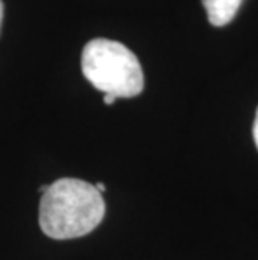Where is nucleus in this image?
I'll use <instances>...</instances> for the list:
<instances>
[{"label":"nucleus","mask_w":258,"mask_h":260,"mask_svg":"<svg viewBox=\"0 0 258 260\" xmlns=\"http://www.w3.org/2000/svg\"><path fill=\"white\" fill-rule=\"evenodd\" d=\"M106 213L102 193L79 178H60L49 185L39 203V225L54 240L91 234Z\"/></svg>","instance_id":"nucleus-1"},{"label":"nucleus","mask_w":258,"mask_h":260,"mask_svg":"<svg viewBox=\"0 0 258 260\" xmlns=\"http://www.w3.org/2000/svg\"><path fill=\"white\" fill-rule=\"evenodd\" d=\"M82 74L96 89L116 98H134L144 89V74L134 52L109 39H92L81 57Z\"/></svg>","instance_id":"nucleus-2"},{"label":"nucleus","mask_w":258,"mask_h":260,"mask_svg":"<svg viewBox=\"0 0 258 260\" xmlns=\"http://www.w3.org/2000/svg\"><path fill=\"white\" fill-rule=\"evenodd\" d=\"M243 0H203V7L208 14V20L215 27L230 24L240 10Z\"/></svg>","instance_id":"nucleus-3"},{"label":"nucleus","mask_w":258,"mask_h":260,"mask_svg":"<svg viewBox=\"0 0 258 260\" xmlns=\"http://www.w3.org/2000/svg\"><path fill=\"white\" fill-rule=\"evenodd\" d=\"M253 140H255V145H256V148H258V109H256L255 123H253Z\"/></svg>","instance_id":"nucleus-4"},{"label":"nucleus","mask_w":258,"mask_h":260,"mask_svg":"<svg viewBox=\"0 0 258 260\" xmlns=\"http://www.w3.org/2000/svg\"><path fill=\"white\" fill-rule=\"evenodd\" d=\"M116 96H113V94H104V104L106 106H111V104H114V101H116Z\"/></svg>","instance_id":"nucleus-5"},{"label":"nucleus","mask_w":258,"mask_h":260,"mask_svg":"<svg viewBox=\"0 0 258 260\" xmlns=\"http://www.w3.org/2000/svg\"><path fill=\"white\" fill-rule=\"evenodd\" d=\"M2 20H4V4L0 0V29H2Z\"/></svg>","instance_id":"nucleus-6"},{"label":"nucleus","mask_w":258,"mask_h":260,"mask_svg":"<svg viewBox=\"0 0 258 260\" xmlns=\"http://www.w3.org/2000/svg\"><path fill=\"white\" fill-rule=\"evenodd\" d=\"M96 188H97V191H99V193H104V190H106V185H104V183H97Z\"/></svg>","instance_id":"nucleus-7"}]
</instances>
